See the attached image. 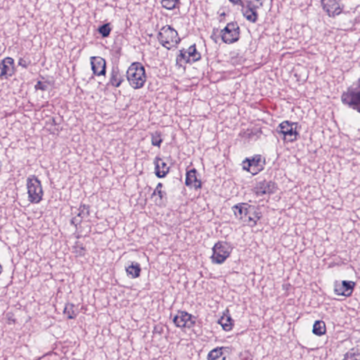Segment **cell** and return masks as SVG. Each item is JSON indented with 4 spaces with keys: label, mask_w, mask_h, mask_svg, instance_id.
<instances>
[{
    "label": "cell",
    "mask_w": 360,
    "mask_h": 360,
    "mask_svg": "<svg viewBox=\"0 0 360 360\" xmlns=\"http://www.w3.org/2000/svg\"><path fill=\"white\" fill-rule=\"evenodd\" d=\"M232 210L236 220L246 226L255 227L262 219V214L260 209L249 203H236Z\"/></svg>",
    "instance_id": "6da1fadb"
},
{
    "label": "cell",
    "mask_w": 360,
    "mask_h": 360,
    "mask_svg": "<svg viewBox=\"0 0 360 360\" xmlns=\"http://www.w3.org/2000/svg\"><path fill=\"white\" fill-rule=\"evenodd\" d=\"M126 78L129 84L135 90L143 88L147 82V74L143 64L140 62H134L128 68Z\"/></svg>",
    "instance_id": "7a4b0ae2"
},
{
    "label": "cell",
    "mask_w": 360,
    "mask_h": 360,
    "mask_svg": "<svg viewBox=\"0 0 360 360\" xmlns=\"http://www.w3.org/2000/svg\"><path fill=\"white\" fill-rule=\"evenodd\" d=\"M342 103L360 114V78L341 96Z\"/></svg>",
    "instance_id": "3957f363"
},
{
    "label": "cell",
    "mask_w": 360,
    "mask_h": 360,
    "mask_svg": "<svg viewBox=\"0 0 360 360\" xmlns=\"http://www.w3.org/2000/svg\"><path fill=\"white\" fill-rule=\"evenodd\" d=\"M157 38L160 44L163 48L169 50L176 48L181 41L180 36L176 30L170 26L162 28L158 32Z\"/></svg>",
    "instance_id": "277c9868"
},
{
    "label": "cell",
    "mask_w": 360,
    "mask_h": 360,
    "mask_svg": "<svg viewBox=\"0 0 360 360\" xmlns=\"http://www.w3.org/2000/svg\"><path fill=\"white\" fill-rule=\"evenodd\" d=\"M234 246L228 241H219L212 248V262L215 265H222L230 257Z\"/></svg>",
    "instance_id": "5b68a950"
},
{
    "label": "cell",
    "mask_w": 360,
    "mask_h": 360,
    "mask_svg": "<svg viewBox=\"0 0 360 360\" xmlns=\"http://www.w3.org/2000/svg\"><path fill=\"white\" fill-rule=\"evenodd\" d=\"M201 59V53L198 51L196 45L193 44L190 48L182 49L178 52L176 58V67L185 69L188 64H193Z\"/></svg>",
    "instance_id": "8992f818"
},
{
    "label": "cell",
    "mask_w": 360,
    "mask_h": 360,
    "mask_svg": "<svg viewBox=\"0 0 360 360\" xmlns=\"http://www.w3.org/2000/svg\"><path fill=\"white\" fill-rule=\"evenodd\" d=\"M300 125L295 122L283 121L277 127V133H279L283 142L286 143L295 142L300 137Z\"/></svg>",
    "instance_id": "52a82bcc"
},
{
    "label": "cell",
    "mask_w": 360,
    "mask_h": 360,
    "mask_svg": "<svg viewBox=\"0 0 360 360\" xmlns=\"http://www.w3.org/2000/svg\"><path fill=\"white\" fill-rule=\"evenodd\" d=\"M28 195L30 202L33 204H38L43 201L44 197V190L41 181L36 175H31L28 177L26 182Z\"/></svg>",
    "instance_id": "ba28073f"
},
{
    "label": "cell",
    "mask_w": 360,
    "mask_h": 360,
    "mask_svg": "<svg viewBox=\"0 0 360 360\" xmlns=\"http://www.w3.org/2000/svg\"><path fill=\"white\" fill-rule=\"evenodd\" d=\"M266 165H267L266 158L260 154H255L250 157L244 158L241 163L242 169L253 176L263 171Z\"/></svg>",
    "instance_id": "9c48e42d"
},
{
    "label": "cell",
    "mask_w": 360,
    "mask_h": 360,
    "mask_svg": "<svg viewBox=\"0 0 360 360\" xmlns=\"http://www.w3.org/2000/svg\"><path fill=\"white\" fill-rule=\"evenodd\" d=\"M220 38L223 43L232 45L239 41L241 38V30L237 23L232 22L228 24L221 31Z\"/></svg>",
    "instance_id": "30bf717a"
},
{
    "label": "cell",
    "mask_w": 360,
    "mask_h": 360,
    "mask_svg": "<svg viewBox=\"0 0 360 360\" xmlns=\"http://www.w3.org/2000/svg\"><path fill=\"white\" fill-rule=\"evenodd\" d=\"M154 163V173L158 178L163 179L168 176L171 169V160L168 158L156 156Z\"/></svg>",
    "instance_id": "8fae6325"
},
{
    "label": "cell",
    "mask_w": 360,
    "mask_h": 360,
    "mask_svg": "<svg viewBox=\"0 0 360 360\" xmlns=\"http://www.w3.org/2000/svg\"><path fill=\"white\" fill-rule=\"evenodd\" d=\"M356 283L348 280H336L333 283V291L339 296L349 297L352 295Z\"/></svg>",
    "instance_id": "7c38bea8"
},
{
    "label": "cell",
    "mask_w": 360,
    "mask_h": 360,
    "mask_svg": "<svg viewBox=\"0 0 360 360\" xmlns=\"http://www.w3.org/2000/svg\"><path fill=\"white\" fill-rule=\"evenodd\" d=\"M173 323L178 328H190L196 325V319L190 313L180 310L174 317Z\"/></svg>",
    "instance_id": "4fadbf2b"
},
{
    "label": "cell",
    "mask_w": 360,
    "mask_h": 360,
    "mask_svg": "<svg viewBox=\"0 0 360 360\" xmlns=\"http://www.w3.org/2000/svg\"><path fill=\"white\" fill-rule=\"evenodd\" d=\"M277 190V184L274 181H261L255 184L252 188V191L257 196L273 194Z\"/></svg>",
    "instance_id": "5bb4252c"
},
{
    "label": "cell",
    "mask_w": 360,
    "mask_h": 360,
    "mask_svg": "<svg viewBox=\"0 0 360 360\" xmlns=\"http://www.w3.org/2000/svg\"><path fill=\"white\" fill-rule=\"evenodd\" d=\"M321 8L330 18H335L341 15L344 6L341 3L335 0H325L321 2Z\"/></svg>",
    "instance_id": "9a60e30c"
},
{
    "label": "cell",
    "mask_w": 360,
    "mask_h": 360,
    "mask_svg": "<svg viewBox=\"0 0 360 360\" xmlns=\"http://www.w3.org/2000/svg\"><path fill=\"white\" fill-rule=\"evenodd\" d=\"M151 199L154 201L156 206L161 208H166L168 205V195L163 184H158L154 192L151 194Z\"/></svg>",
    "instance_id": "2e32d148"
},
{
    "label": "cell",
    "mask_w": 360,
    "mask_h": 360,
    "mask_svg": "<svg viewBox=\"0 0 360 360\" xmlns=\"http://www.w3.org/2000/svg\"><path fill=\"white\" fill-rule=\"evenodd\" d=\"M185 184L187 187L199 190L202 187L203 183L200 178L199 173L195 168L187 170L186 173Z\"/></svg>",
    "instance_id": "e0dca14e"
},
{
    "label": "cell",
    "mask_w": 360,
    "mask_h": 360,
    "mask_svg": "<svg viewBox=\"0 0 360 360\" xmlns=\"http://www.w3.org/2000/svg\"><path fill=\"white\" fill-rule=\"evenodd\" d=\"M232 349L229 347H217L208 352V360H231Z\"/></svg>",
    "instance_id": "ac0fdd59"
},
{
    "label": "cell",
    "mask_w": 360,
    "mask_h": 360,
    "mask_svg": "<svg viewBox=\"0 0 360 360\" xmlns=\"http://www.w3.org/2000/svg\"><path fill=\"white\" fill-rule=\"evenodd\" d=\"M92 72L96 76H104L107 74V62L100 57H92L90 59Z\"/></svg>",
    "instance_id": "d6986e66"
},
{
    "label": "cell",
    "mask_w": 360,
    "mask_h": 360,
    "mask_svg": "<svg viewBox=\"0 0 360 360\" xmlns=\"http://www.w3.org/2000/svg\"><path fill=\"white\" fill-rule=\"evenodd\" d=\"M241 12L243 17L251 23H255L258 19V13L257 11V5L253 2H246L242 5Z\"/></svg>",
    "instance_id": "ffe728a7"
},
{
    "label": "cell",
    "mask_w": 360,
    "mask_h": 360,
    "mask_svg": "<svg viewBox=\"0 0 360 360\" xmlns=\"http://www.w3.org/2000/svg\"><path fill=\"white\" fill-rule=\"evenodd\" d=\"M217 323L222 326V329L224 331L229 332L234 329V326H235V321L232 319L230 311H229L228 307L222 313L220 319L217 320Z\"/></svg>",
    "instance_id": "44dd1931"
},
{
    "label": "cell",
    "mask_w": 360,
    "mask_h": 360,
    "mask_svg": "<svg viewBox=\"0 0 360 360\" xmlns=\"http://www.w3.org/2000/svg\"><path fill=\"white\" fill-rule=\"evenodd\" d=\"M125 271L130 279H137L142 273V266L136 261H128L125 264Z\"/></svg>",
    "instance_id": "7402d4cb"
},
{
    "label": "cell",
    "mask_w": 360,
    "mask_h": 360,
    "mask_svg": "<svg viewBox=\"0 0 360 360\" xmlns=\"http://www.w3.org/2000/svg\"><path fill=\"white\" fill-rule=\"evenodd\" d=\"M16 71L15 60L7 57L1 62V78H8L15 74Z\"/></svg>",
    "instance_id": "603a6c76"
},
{
    "label": "cell",
    "mask_w": 360,
    "mask_h": 360,
    "mask_svg": "<svg viewBox=\"0 0 360 360\" xmlns=\"http://www.w3.org/2000/svg\"><path fill=\"white\" fill-rule=\"evenodd\" d=\"M90 215V207L88 205L82 204L78 209L77 215L73 217L71 222L72 225L78 228L81 224L82 221L85 217H88Z\"/></svg>",
    "instance_id": "cb8c5ba5"
},
{
    "label": "cell",
    "mask_w": 360,
    "mask_h": 360,
    "mask_svg": "<svg viewBox=\"0 0 360 360\" xmlns=\"http://www.w3.org/2000/svg\"><path fill=\"white\" fill-rule=\"evenodd\" d=\"M54 81L52 78H41L38 80L37 84L36 85V89L38 90H42V91H48L51 90L53 86Z\"/></svg>",
    "instance_id": "d4e9b609"
},
{
    "label": "cell",
    "mask_w": 360,
    "mask_h": 360,
    "mask_svg": "<svg viewBox=\"0 0 360 360\" xmlns=\"http://www.w3.org/2000/svg\"><path fill=\"white\" fill-rule=\"evenodd\" d=\"M78 311L77 306L74 304L68 302L66 304L65 308H64V314L67 316L68 319H74L78 316Z\"/></svg>",
    "instance_id": "484cf974"
},
{
    "label": "cell",
    "mask_w": 360,
    "mask_h": 360,
    "mask_svg": "<svg viewBox=\"0 0 360 360\" xmlns=\"http://www.w3.org/2000/svg\"><path fill=\"white\" fill-rule=\"evenodd\" d=\"M313 333L317 336H322L326 333V326L325 323L321 320L316 321L313 326Z\"/></svg>",
    "instance_id": "4316f807"
},
{
    "label": "cell",
    "mask_w": 360,
    "mask_h": 360,
    "mask_svg": "<svg viewBox=\"0 0 360 360\" xmlns=\"http://www.w3.org/2000/svg\"><path fill=\"white\" fill-rule=\"evenodd\" d=\"M343 360H360L359 347H355L349 350L344 356Z\"/></svg>",
    "instance_id": "83f0119b"
},
{
    "label": "cell",
    "mask_w": 360,
    "mask_h": 360,
    "mask_svg": "<svg viewBox=\"0 0 360 360\" xmlns=\"http://www.w3.org/2000/svg\"><path fill=\"white\" fill-rule=\"evenodd\" d=\"M163 142V137L160 132H156L151 135V143L154 147L160 148Z\"/></svg>",
    "instance_id": "f1b7e54d"
},
{
    "label": "cell",
    "mask_w": 360,
    "mask_h": 360,
    "mask_svg": "<svg viewBox=\"0 0 360 360\" xmlns=\"http://www.w3.org/2000/svg\"><path fill=\"white\" fill-rule=\"evenodd\" d=\"M112 29V24L109 23V24H104V25L100 26V29H99V32L104 38H107L110 35Z\"/></svg>",
    "instance_id": "f546056e"
},
{
    "label": "cell",
    "mask_w": 360,
    "mask_h": 360,
    "mask_svg": "<svg viewBox=\"0 0 360 360\" xmlns=\"http://www.w3.org/2000/svg\"><path fill=\"white\" fill-rule=\"evenodd\" d=\"M180 3L179 1H162L161 5L163 8L168 10H175L180 6Z\"/></svg>",
    "instance_id": "4dcf8cb0"
},
{
    "label": "cell",
    "mask_w": 360,
    "mask_h": 360,
    "mask_svg": "<svg viewBox=\"0 0 360 360\" xmlns=\"http://www.w3.org/2000/svg\"><path fill=\"white\" fill-rule=\"evenodd\" d=\"M73 249H74L75 255H77V256H78V255H79V256H83L85 253H86V248H85V247L81 243H76V244L74 245Z\"/></svg>",
    "instance_id": "1f68e13d"
},
{
    "label": "cell",
    "mask_w": 360,
    "mask_h": 360,
    "mask_svg": "<svg viewBox=\"0 0 360 360\" xmlns=\"http://www.w3.org/2000/svg\"><path fill=\"white\" fill-rule=\"evenodd\" d=\"M19 65L21 66V67L25 68L28 67V64L25 62V60L24 59H21L20 60H19Z\"/></svg>",
    "instance_id": "d6a6232c"
}]
</instances>
